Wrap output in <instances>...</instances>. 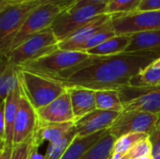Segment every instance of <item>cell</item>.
I'll list each match as a JSON object with an SVG mask.
<instances>
[{
  "label": "cell",
  "mask_w": 160,
  "mask_h": 159,
  "mask_svg": "<svg viewBox=\"0 0 160 159\" xmlns=\"http://www.w3.org/2000/svg\"><path fill=\"white\" fill-rule=\"evenodd\" d=\"M158 57L159 54L155 52H124L97 56L92 64L73 75L64 85L95 91H121L130 86L133 78Z\"/></svg>",
  "instance_id": "1"
},
{
  "label": "cell",
  "mask_w": 160,
  "mask_h": 159,
  "mask_svg": "<svg viewBox=\"0 0 160 159\" xmlns=\"http://www.w3.org/2000/svg\"><path fill=\"white\" fill-rule=\"evenodd\" d=\"M96 57L84 52L57 49L48 55L17 67L64 84L73 75L92 64Z\"/></svg>",
  "instance_id": "2"
},
{
  "label": "cell",
  "mask_w": 160,
  "mask_h": 159,
  "mask_svg": "<svg viewBox=\"0 0 160 159\" xmlns=\"http://www.w3.org/2000/svg\"><path fill=\"white\" fill-rule=\"evenodd\" d=\"M39 5L36 0L24 4L0 2V52L8 57L14 39L29 14Z\"/></svg>",
  "instance_id": "3"
},
{
  "label": "cell",
  "mask_w": 160,
  "mask_h": 159,
  "mask_svg": "<svg viewBox=\"0 0 160 159\" xmlns=\"http://www.w3.org/2000/svg\"><path fill=\"white\" fill-rule=\"evenodd\" d=\"M18 69L22 92L36 111L50 104L67 91V87L62 83L45 79L19 67Z\"/></svg>",
  "instance_id": "4"
},
{
  "label": "cell",
  "mask_w": 160,
  "mask_h": 159,
  "mask_svg": "<svg viewBox=\"0 0 160 159\" xmlns=\"http://www.w3.org/2000/svg\"><path fill=\"white\" fill-rule=\"evenodd\" d=\"M107 4H90L82 7L63 9L51 25L59 42L68 38L78 30L91 22L96 17L106 13Z\"/></svg>",
  "instance_id": "5"
},
{
  "label": "cell",
  "mask_w": 160,
  "mask_h": 159,
  "mask_svg": "<svg viewBox=\"0 0 160 159\" xmlns=\"http://www.w3.org/2000/svg\"><path fill=\"white\" fill-rule=\"evenodd\" d=\"M59 40L51 27L32 36L21 45L11 51L8 56V61L21 67L27 63L38 60L59 49Z\"/></svg>",
  "instance_id": "6"
},
{
  "label": "cell",
  "mask_w": 160,
  "mask_h": 159,
  "mask_svg": "<svg viewBox=\"0 0 160 159\" xmlns=\"http://www.w3.org/2000/svg\"><path fill=\"white\" fill-rule=\"evenodd\" d=\"M112 24L117 36L135 35L160 29V10L142 11L112 15Z\"/></svg>",
  "instance_id": "7"
},
{
  "label": "cell",
  "mask_w": 160,
  "mask_h": 159,
  "mask_svg": "<svg viewBox=\"0 0 160 159\" xmlns=\"http://www.w3.org/2000/svg\"><path fill=\"white\" fill-rule=\"evenodd\" d=\"M62 10V8L51 3L39 4L29 14L24 23L22 24L14 39L11 51L32 36L51 27L54 19Z\"/></svg>",
  "instance_id": "8"
},
{
  "label": "cell",
  "mask_w": 160,
  "mask_h": 159,
  "mask_svg": "<svg viewBox=\"0 0 160 159\" xmlns=\"http://www.w3.org/2000/svg\"><path fill=\"white\" fill-rule=\"evenodd\" d=\"M124 111H140L160 116V84L150 87L128 86L120 91Z\"/></svg>",
  "instance_id": "9"
},
{
  "label": "cell",
  "mask_w": 160,
  "mask_h": 159,
  "mask_svg": "<svg viewBox=\"0 0 160 159\" xmlns=\"http://www.w3.org/2000/svg\"><path fill=\"white\" fill-rule=\"evenodd\" d=\"M160 116L140 111H124L108 129L116 139L134 132L149 134L159 121Z\"/></svg>",
  "instance_id": "10"
},
{
  "label": "cell",
  "mask_w": 160,
  "mask_h": 159,
  "mask_svg": "<svg viewBox=\"0 0 160 159\" xmlns=\"http://www.w3.org/2000/svg\"><path fill=\"white\" fill-rule=\"evenodd\" d=\"M38 123V119L36 110L22 92L20 107L14 124L13 144H19L32 139L36 132Z\"/></svg>",
  "instance_id": "11"
},
{
  "label": "cell",
  "mask_w": 160,
  "mask_h": 159,
  "mask_svg": "<svg viewBox=\"0 0 160 159\" xmlns=\"http://www.w3.org/2000/svg\"><path fill=\"white\" fill-rule=\"evenodd\" d=\"M121 112L96 109L75 122L78 137H87L95 133L108 130Z\"/></svg>",
  "instance_id": "12"
},
{
  "label": "cell",
  "mask_w": 160,
  "mask_h": 159,
  "mask_svg": "<svg viewBox=\"0 0 160 159\" xmlns=\"http://www.w3.org/2000/svg\"><path fill=\"white\" fill-rule=\"evenodd\" d=\"M36 112L38 121L42 123H75L68 90L55 100Z\"/></svg>",
  "instance_id": "13"
},
{
  "label": "cell",
  "mask_w": 160,
  "mask_h": 159,
  "mask_svg": "<svg viewBox=\"0 0 160 159\" xmlns=\"http://www.w3.org/2000/svg\"><path fill=\"white\" fill-rule=\"evenodd\" d=\"M111 19L112 15L107 13L96 17L91 22L78 30L71 37L59 42V49L66 51L80 52L81 48L90 39V37L98 30L102 29L108 22H110Z\"/></svg>",
  "instance_id": "14"
},
{
  "label": "cell",
  "mask_w": 160,
  "mask_h": 159,
  "mask_svg": "<svg viewBox=\"0 0 160 159\" xmlns=\"http://www.w3.org/2000/svg\"><path fill=\"white\" fill-rule=\"evenodd\" d=\"M22 97V90L21 86L19 85L16 89L10 92L8 97L2 101L1 104V112L4 115L5 120V142L3 145H11L13 144V138H14V124L17 117V113L20 107ZM1 145V146H3Z\"/></svg>",
  "instance_id": "15"
},
{
  "label": "cell",
  "mask_w": 160,
  "mask_h": 159,
  "mask_svg": "<svg viewBox=\"0 0 160 159\" xmlns=\"http://www.w3.org/2000/svg\"><path fill=\"white\" fill-rule=\"evenodd\" d=\"M66 87L70 97L75 122L97 109L95 90L79 86Z\"/></svg>",
  "instance_id": "16"
},
{
  "label": "cell",
  "mask_w": 160,
  "mask_h": 159,
  "mask_svg": "<svg viewBox=\"0 0 160 159\" xmlns=\"http://www.w3.org/2000/svg\"><path fill=\"white\" fill-rule=\"evenodd\" d=\"M75 123H38L36 132L33 137V146L38 148L44 142H54L65 136L73 127Z\"/></svg>",
  "instance_id": "17"
},
{
  "label": "cell",
  "mask_w": 160,
  "mask_h": 159,
  "mask_svg": "<svg viewBox=\"0 0 160 159\" xmlns=\"http://www.w3.org/2000/svg\"><path fill=\"white\" fill-rule=\"evenodd\" d=\"M125 52H155L160 55V29L132 35Z\"/></svg>",
  "instance_id": "18"
},
{
  "label": "cell",
  "mask_w": 160,
  "mask_h": 159,
  "mask_svg": "<svg viewBox=\"0 0 160 159\" xmlns=\"http://www.w3.org/2000/svg\"><path fill=\"white\" fill-rule=\"evenodd\" d=\"M132 36H114L86 52L95 56H111L124 53L131 42Z\"/></svg>",
  "instance_id": "19"
},
{
  "label": "cell",
  "mask_w": 160,
  "mask_h": 159,
  "mask_svg": "<svg viewBox=\"0 0 160 159\" xmlns=\"http://www.w3.org/2000/svg\"><path fill=\"white\" fill-rule=\"evenodd\" d=\"M20 85L19 82V69L16 66L12 65L8 57L2 56L1 70H0V97L2 101L8 95Z\"/></svg>",
  "instance_id": "20"
},
{
  "label": "cell",
  "mask_w": 160,
  "mask_h": 159,
  "mask_svg": "<svg viewBox=\"0 0 160 159\" xmlns=\"http://www.w3.org/2000/svg\"><path fill=\"white\" fill-rule=\"evenodd\" d=\"M103 130L87 137H76L61 159H80L107 132Z\"/></svg>",
  "instance_id": "21"
},
{
  "label": "cell",
  "mask_w": 160,
  "mask_h": 159,
  "mask_svg": "<svg viewBox=\"0 0 160 159\" xmlns=\"http://www.w3.org/2000/svg\"><path fill=\"white\" fill-rule=\"evenodd\" d=\"M96 107L98 110L124 112V103L122 101L120 91L118 90H98L95 93Z\"/></svg>",
  "instance_id": "22"
},
{
  "label": "cell",
  "mask_w": 160,
  "mask_h": 159,
  "mask_svg": "<svg viewBox=\"0 0 160 159\" xmlns=\"http://www.w3.org/2000/svg\"><path fill=\"white\" fill-rule=\"evenodd\" d=\"M158 84H160V57L155 59L135 78H133L130 86L150 87Z\"/></svg>",
  "instance_id": "23"
},
{
  "label": "cell",
  "mask_w": 160,
  "mask_h": 159,
  "mask_svg": "<svg viewBox=\"0 0 160 159\" xmlns=\"http://www.w3.org/2000/svg\"><path fill=\"white\" fill-rule=\"evenodd\" d=\"M115 141L116 138L108 130L105 135L80 159H110L113 153Z\"/></svg>",
  "instance_id": "24"
},
{
  "label": "cell",
  "mask_w": 160,
  "mask_h": 159,
  "mask_svg": "<svg viewBox=\"0 0 160 159\" xmlns=\"http://www.w3.org/2000/svg\"><path fill=\"white\" fill-rule=\"evenodd\" d=\"M77 137V130L75 126L61 139L54 142H51L48 145L47 151L45 153L46 159H61L65 155L66 151L68 149L74 139Z\"/></svg>",
  "instance_id": "25"
},
{
  "label": "cell",
  "mask_w": 160,
  "mask_h": 159,
  "mask_svg": "<svg viewBox=\"0 0 160 159\" xmlns=\"http://www.w3.org/2000/svg\"><path fill=\"white\" fill-rule=\"evenodd\" d=\"M142 0H111L107 4L106 13L110 15L126 14L138 10Z\"/></svg>",
  "instance_id": "26"
},
{
  "label": "cell",
  "mask_w": 160,
  "mask_h": 159,
  "mask_svg": "<svg viewBox=\"0 0 160 159\" xmlns=\"http://www.w3.org/2000/svg\"><path fill=\"white\" fill-rule=\"evenodd\" d=\"M148 136H149V134L141 133V132L126 134V135L116 139L114 147H113V152L126 155L137 142L147 138Z\"/></svg>",
  "instance_id": "27"
},
{
  "label": "cell",
  "mask_w": 160,
  "mask_h": 159,
  "mask_svg": "<svg viewBox=\"0 0 160 159\" xmlns=\"http://www.w3.org/2000/svg\"><path fill=\"white\" fill-rule=\"evenodd\" d=\"M114 36H116V34H115V31H114L113 26L112 24V19H111L110 22H108L102 29L98 30L97 33H95L90 37V39L81 48L80 52H86L87 51L100 45L101 43H103L104 41H106L107 39H109Z\"/></svg>",
  "instance_id": "28"
},
{
  "label": "cell",
  "mask_w": 160,
  "mask_h": 159,
  "mask_svg": "<svg viewBox=\"0 0 160 159\" xmlns=\"http://www.w3.org/2000/svg\"><path fill=\"white\" fill-rule=\"evenodd\" d=\"M151 142L149 136L137 142L126 155V159H140L151 156Z\"/></svg>",
  "instance_id": "29"
},
{
  "label": "cell",
  "mask_w": 160,
  "mask_h": 159,
  "mask_svg": "<svg viewBox=\"0 0 160 159\" xmlns=\"http://www.w3.org/2000/svg\"><path fill=\"white\" fill-rule=\"evenodd\" d=\"M33 148V138L13 146L12 159H29Z\"/></svg>",
  "instance_id": "30"
},
{
  "label": "cell",
  "mask_w": 160,
  "mask_h": 159,
  "mask_svg": "<svg viewBox=\"0 0 160 159\" xmlns=\"http://www.w3.org/2000/svg\"><path fill=\"white\" fill-rule=\"evenodd\" d=\"M149 140L151 142V157L152 159H160V118L157 126L149 133Z\"/></svg>",
  "instance_id": "31"
},
{
  "label": "cell",
  "mask_w": 160,
  "mask_h": 159,
  "mask_svg": "<svg viewBox=\"0 0 160 159\" xmlns=\"http://www.w3.org/2000/svg\"><path fill=\"white\" fill-rule=\"evenodd\" d=\"M138 10L158 11L160 10V0H142Z\"/></svg>",
  "instance_id": "32"
},
{
  "label": "cell",
  "mask_w": 160,
  "mask_h": 159,
  "mask_svg": "<svg viewBox=\"0 0 160 159\" xmlns=\"http://www.w3.org/2000/svg\"><path fill=\"white\" fill-rule=\"evenodd\" d=\"M37 1L39 4H42V3H51V4H53V5L59 7L62 9H66V8L69 7L70 6H72L78 0H37Z\"/></svg>",
  "instance_id": "33"
},
{
  "label": "cell",
  "mask_w": 160,
  "mask_h": 159,
  "mask_svg": "<svg viewBox=\"0 0 160 159\" xmlns=\"http://www.w3.org/2000/svg\"><path fill=\"white\" fill-rule=\"evenodd\" d=\"M110 1L111 0H78L69 7L78 8V7H84L86 5H90V4H101V3L108 4Z\"/></svg>",
  "instance_id": "34"
},
{
  "label": "cell",
  "mask_w": 160,
  "mask_h": 159,
  "mask_svg": "<svg viewBox=\"0 0 160 159\" xmlns=\"http://www.w3.org/2000/svg\"><path fill=\"white\" fill-rule=\"evenodd\" d=\"M13 146L11 145H3L1 146L0 159H12Z\"/></svg>",
  "instance_id": "35"
},
{
  "label": "cell",
  "mask_w": 160,
  "mask_h": 159,
  "mask_svg": "<svg viewBox=\"0 0 160 159\" xmlns=\"http://www.w3.org/2000/svg\"><path fill=\"white\" fill-rule=\"evenodd\" d=\"M29 159H46V157H45V155H41L40 153L38 152V148L33 146L32 151L29 156Z\"/></svg>",
  "instance_id": "36"
},
{
  "label": "cell",
  "mask_w": 160,
  "mask_h": 159,
  "mask_svg": "<svg viewBox=\"0 0 160 159\" xmlns=\"http://www.w3.org/2000/svg\"><path fill=\"white\" fill-rule=\"evenodd\" d=\"M10 4H24V3H30V2H34L36 0H2Z\"/></svg>",
  "instance_id": "37"
},
{
  "label": "cell",
  "mask_w": 160,
  "mask_h": 159,
  "mask_svg": "<svg viewBox=\"0 0 160 159\" xmlns=\"http://www.w3.org/2000/svg\"><path fill=\"white\" fill-rule=\"evenodd\" d=\"M110 159H126V157H125V155H124V154H121V153H115V152H113Z\"/></svg>",
  "instance_id": "38"
},
{
  "label": "cell",
  "mask_w": 160,
  "mask_h": 159,
  "mask_svg": "<svg viewBox=\"0 0 160 159\" xmlns=\"http://www.w3.org/2000/svg\"><path fill=\"white\" fill-rule=\"evenodd\" d=\"M140 159H152V157H151V156H149V157H142V158Z\"/></svg>",
  "instance_id": "39"
}]
</instances>
